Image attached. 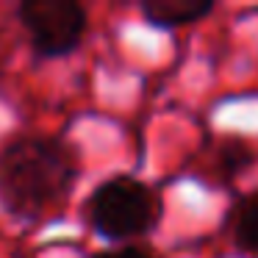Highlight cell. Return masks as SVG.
<instances>
[{
	"instance_id": "7",
	"label": "cell",
	"mask_w": 258,
	"mask_h": 258,
	"mask_svg": "<svg viewBox=\"0 0 258 258\" xmlns=\"http://www.w3.org/2000/svg\"><path fill=\"white\" fill-rule=\"evenodd\" d=\"M92 258H156L150 250L145 247H136V244H122V247H111V250H103L95 252Z\"/></svg>"
},
{
	"instance_id": "5",
	"label": "cell",
	"mask_w": 258,
	"mask_h": 258,
	"mask_svg": "<svg viewBox=\"0 0 258 258\" xmlns=\"http://www.w3.org/2000/svg\"><path fill=\"white\" fill-rule=\"evenodd\" d=\"M230 233L236 250L258 258V191L244 195L230 211Z\"/></svg>"
},
{
	"instance_id": "4",
	"label": "cell",
	"mask_w": 258,
	"mask_h": 258,
	"mask_svg": "<svg viewBox=\"0 0 258 258\" xmlns=\"http://www.w3.org/2000/svg\"><path fill=\"white\" fill-rule=\"evenodd\" d=\"M214 12L211 0H145L142 14L156 28H183Z\"/></svg>"
},
{
	"instance_id": "3",
	"label": "cell",
	"mask_w": 258,
	"mask_h": 258,
	"mask_svg": "<svg viewBox=\"0 0 258 258\" xmlns=\"http://www.w3.org/2000/svg\"><path fill=\"white\" fill-rule=\"evenodd\" d=\"M31 45L42 58H61L81 45L86 34V9L75 0H25L17 9Z\"/></svg>"
},
{
	"instance_id": "2",
	"label": "cell",
	"mask_w": 258,
	"mask_h": 258,
	"mask_svg": "<svg viewBox=\"0 0 258 258\" xmlns=\"http://www.w3.org/2000/svg\"><path fill=\"white\" fill-rule=\"evenodd\" d=\"M86 217L106 241H131L156 228L161 203L147 183L131 175H114L89 195Z\"/></svg>"
},
{
	"instance_id": "1",
	"label": "cell",
	"mask_w": 258,
	"mask_h": 258,
	"mask_svg": "<svg viewBox=\"0 0 258 258\" xmlns=\"http://www.w3.org/2000/svg\"><path fill=\"white\" fill-rule=\"evenodd\" d=\"M78 178V150L58 136H20L0 150V206L36 222L58 208Z\"/></svg>"
},
{
	"instance_id": "6",
	"label": "cell",
	"mask_w": 258,
	"mask_h": 258,
	"mask_svg": "<svg viewBox=\"0 0 258 258\" xmlns=\"http://www.w3.org/2000/svg\"><path fill=\"white\" fill-rule=\"evenodd\" d=\"M250 161H252L250 147H247L244 142H239V139L225 142L222 150H219V164H222L225 175H236V172H241V169H244Z\"/></svg>"
}]
</instances>
